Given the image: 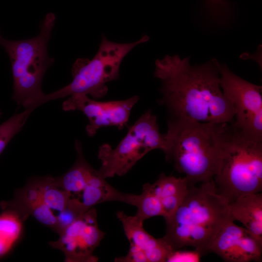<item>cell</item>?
<instances>
[{
    "mask_svg": "<svg viewBox=\"0 0 262 262\" xmlns=\"http://www.w3.org/2000/svg\"><path fill=\"white\" fill-rule=\"evenodd\" d=\"M210 1H212V2L214 3H218L221 2V1H222V0H209Z\"/></svg>",
    "mask_w": 262,
    "mask_h": 262,
    "instance_id": "d6986e66",
    "label": "cell"
},
{
    "mask_svg": "<svg viewBox=\"0 0 262 262\" xmlns=\"http://www.w3.org/2000/svg\"><path fill=\"white\" fill-rule=\"evenodd\" d=\"M233 220L241 222L262 245V194L257 193L240 197L229 203Z\"/></svg>",
    "mask_w": 262,
    "mask_h": 262,
    "instance_id": "4fadbf2b",
    "label": "cell"
},
{
    "mask_svg": "<svg viewBox=\"0 0 262 262\" xmlns=\"http://www.w3.org/2000/svg\"><path fill=\"white\" fill-rule=\"evenodd\" d=\"M217 193L229 203L262 190V141L252 139L230 124L216 173Z\"/></svg>",
    "mask_w": 262,
    "mask_h": 262,
    "instance_id": "5b68a950",
    "label": "cell"
},
{
    "mask_svg": "<svg viewBox=\"0 0 262 262\" xmlns=\"http://www.w3.org/2000/svg\"><path fill=\"white\" fill-rule=\"evenodd\" d=\"M23 222L14 211L3 210L0 213V258L8 254L19 239Z\"/></svg>",
    "mask_w": 262,
    "mask_h": 262,
    "instance_id": "9a60e30c",
    "label": "cell"
},
{
    "mask_svg": "<svg viewBox=\"0 0 262 262\" xmlns=\"http://www.w3.org/2000/svg\"><path fill=\"white\" fill-rule=\"evenodd\" d=\"M209 252L216 254L228 262H260L262 245L246 229L231 221L219 231Z\"/></svg>",
    "mask_w": 262,
    "mask_h": 262,
    "instance_id": "7c38bea8",
    "label": "cell"
},
{
    "mask_svg": "<svg viewBox=\"0 0 262 262\" xmlns=\"http://www.w3.org/2000/svg\"><path fill=\"white\" fill-rule=\"evenodd\" d=\"M154 76L161 82L159 103L166 108L168 120L233 122L235 111L221 88L217 60L194 66L189 57L166 55L155 61Z\"/></svg>",
    "mask_w": 262,
    "mask_h": 262,
    "instance_id": "6da1fadb",
    "label": "cell"
},
{
    "mask_svg": "<svg viewBox=\"0 0 262 262\" xmlns=\"http://www.w3.org/2000/svg\"><path fill=\"white\" fill-rule=\"evenodd\" d=\"M59 238L49 243L53 248L61 250L67 262H95L93 255L105 235L98 226L93 207L78 217L59 234Z\"/></svg>",
    "mask_w": 262,
    "mask_h": 262,
    "instance_id": "9c48e42d",
    "label": "cell"
},
{
    "mask_svg": "<svg viewBox=\"0 0 262 262\" xmlns=\"http://www.w3.org/2000/svg\"><path fill=\"white\" fill-rule=\"evenodd\" d=\"M231 221L229 202L217 193L213 179L198 187L189 186L180 205L165 221L162 238L175 252L189 246L203 256L209 252L221 229Z\"/></svg>",
    "mask_w": 262,
    "mask_h": 262,
    "instance_id": "7a4b0ae2",
    "label": "cell"
},
{
    "mask_svg": "<svg viewBox=\"0 0 262 262\" xmlns=\"http://www.w3.org/2000/svg\"><path fill=\"white\" fill-rule=\"evenodd\" d=\"M220 85L232 105L231 125L245 135L262 141V88L241 78L219 63Z\"/></svg>",
    "mask_w": 262,
    "mask_h": 262,
    "instance_id": "ba28073f",
    "label": "cell"
},
{
    "mask_svg": "<svg viewBox=\"0 0 262 262\" xmlns=\"http://www.w3.org/2000/svg\"><path fill=\"white\" fill-rule=\"evenodd\" d=\"M138 96L124 100L101 101L88 96L76 94L69 96L62 104L65 111L78 110L88 118L86 131L89 137L94 136L100 128L115 126L121 130L127 125L131 111L139 100Z\"/></svg>",
    "mask_w": 262,
    "mask_h": 262,
    "instance_id": "30bf717a",
    "label": "cell"
},
{
    "mask_svg": "<svg viewBox=\"0 0 262 262\" xmlns=\"http://www.w3.org/2000/svg\"><path fill=\"white\" fill-rule=\"evenodd\" d=\"M166 147L165 136L160 131L157 117L147 110L129 128L115 148L107 143L100 146L98 170L105 179L125 175L147 153L157 149L164 152Z\"/></svg>",
    "mask_w": 262,
    "mask_h": 262,
    "instance_id": "52a82bcc",
    "label": "cell"
},
{
    "mask_svg": "<svg viewBox=\"0 0 262 262\" xmlns=\"http://www.w3.org/2000/svg\"><path fill=\"white\" fill-rule=\"evenodd\" d=\"M135 206L137 211L135 215L143 221L153 216H163L161 201L151 190L149 183L144 184L142 193L137 195Z\"/></svg>",
    "mask_w": 262,
    "mask_h": 262,
    "instance_id": "e0dca14e",
    "label": "cell"
},
{
    "mask_svg": "<svg viewBox=\"0 0 262 262\" xmlns=\"http://www.w3.org/2000/svg\"><path fill=\"white\" fill-rule=\"evenodd\" d=\"M229 124L167 121L164 134L166 147L164 152L175 169L185 175L189 186L213 179Z\"/></svg>",
    "mask_w": 262,
    "mask_h": 262,
    "instance_id": "3957f363",
    "label": "cell"
},
{
    "mask_svg": "<svg viewBox=\"0 0 262 262\" xmlns=\"http://www.w3.org/2000/svg\"><path fill=\"white\" fill-rule=\"evenodd\" d=\"M56 16L48 13L39 25V33L33 37L20 40L4 38L0 29V46L10 59L13 80L12 99L25 109L38 107L45 93L43 78L54 60L48 52V45Z\"/></svg>",
    "mask_w": 262,
    "mask_h": 262,
    "instance_id": "277c9868",
    "label": "cell"
},
{
    "mask_svg": "<svg viewBox=\"0 0 262 262\" xmlns=\"http://www.w3.org/2000/svg\"><path fill=\"white\" fill-rule=\"evenodd\" d=\"M116 215L122 224L130 247L126 256L116 258L115 262H164L173 257L175 252L162 238H155L147 232L143 221L122 211H118Z\"/></svg>",
    "mask_w": 262,
    "mask_h": 262,
    "instance_id": "8fae6325",
    "label": "cell"
},
{
    "mask_svg": "<svg viewBox=\"0 0 262 262\" xmlns=\"http://www.w3.org/2000/svg\"><path fill=\"white\" fill-rule=\"evenodd\" d=\"M144 35L138 40L128 43L111 41L102 35L98 49L92 59H77L74 63L72 81L65 87L46 94L39 100V105L48 101L76 94L91 96L97 99L104 97L108 91L107 83L119 78L121 63L136 46L147 42Z\"/></svg>",
    "mask_w": 262,
    "mask_h": 262,
    "instance_id": "8992f818",
    "label": "cell"
},
{
    "mask_svg": "<svg viewBox=\"0 0 262 262\" xmlns=\"http://www.w3.org/2000/svg\"><path fill=\"white\" fill-rule=\"evenodd\" d=\"M152 192L161 201L163 217L169 219L181 203L188 191L189 185L186 179L166 176L161 174L155 182L149 183Z\"/></svg>",
    "mask_w": 262,
    "mask_h": 262,
    "instance_id": "5bb4252c",
    "label": "cell"
},
{
    "mask_svg": "<svg viewBox=\"0 0 262 262\" xmlns=\"http://www.w3.org/2000/svg\"><path fill=\"white\" fill-rule=\"evenodd\" d=\"M1 115H2V112L1 110H0V117L1 116Z\"/></svg>",
    "mask_w": 262,
    "mask_h": 262,
    "instance_id": "ffe728a7",
    "label": "cell"
},
{
    "mask_svg": "<svg viewBox=\"0 0 262 262\" xmlns=\"http://www.w3.org/2000/svg\"><path fill=\"white\" fill-rule=\"evenodd\" d=\"M34 109L33 107L25 109L24 111L14 114L0 125V155L11 139L21 131Z\"/></svg>",
    "mask_w": 262,
    "mask_h": 262,
    "instance_id": "ac0fdd59",
    "label": "cell"
},
{
    "mask_svg": "<svg viewBox=\"0 0 262 262\" xmlns=\"http://www.w3.org/2000/svg\"><path fill=\"white\" fill-rule=\"evenodd\" d=\"M44 202L52 211H62L66 207L69 194L59 185L57 178H35Z\"/></svg>",
    "mask_w": 262,
    "mask_h": 262,
    "instance_id": "2e32d148",
    "label": "cell"
}]
</instances>
